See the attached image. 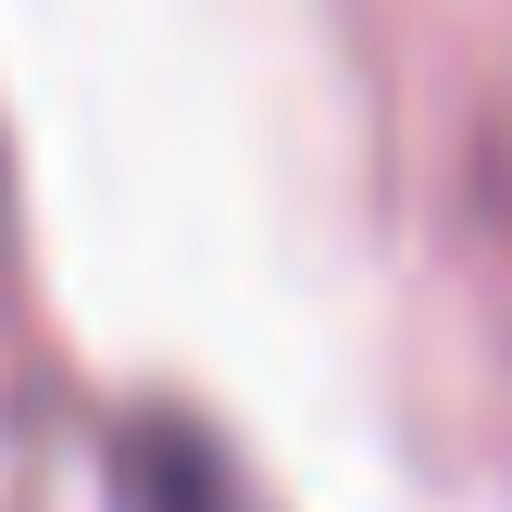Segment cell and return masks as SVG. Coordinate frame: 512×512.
Returning a JSON list of instances; mask_svg holds the SVG:
<instances>
[{"instance_id":"6da1fadb","label":"cell","mask_w":512,"mask_h":512,"mask_svg":"<svg viewBox=\"0 0 512 512\" xmlns=\"http://www.w3.org/2000/svg\"><path fill=\"white\" fill-rule=\"evenodd\" d=\"M113 475H125V512H263V500L238 488V475H225V450L200 438V425H175V413L125 425Z\"/></svg>"}]
</instances>
